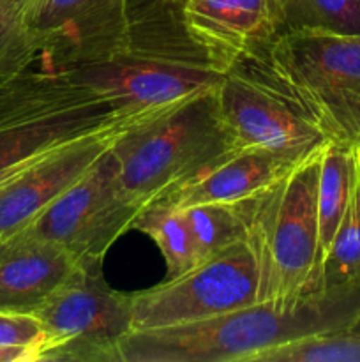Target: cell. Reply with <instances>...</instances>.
Segmentation results:
<instances>
[{"label": "cell", "mask_w": 360, "mask_h": 362, "mask_svg": "<svg viewBox=\"0 0 360 362\" xmlns=\"http://www.w3.org/2000/svg\"><path fill=\"white\" fill-rule=\"evenodd\" d=\"M161 0H30L28 27L39 67L62 71L143 49L138 34L157 20Z\"/></svg>", "instance_id": "cell-5"}, {"label": "cell", "mask_w": 360, "mask_h": 362, "mask_svg": "<svg viewBox=\"0 0 360 362\" xmlns=\"http://www.w3.org/2000/svg\"><path fill=\"white\" fill-rule=\"evenodd\" d=\"M258 303V271L246 243H236L191 271L131 296V331L207 320Z\"/></svg>", "instance_id": "cell-9"}, {"label": "cell", "mask_w": 360, "mask_h": 362, "mask_svg": "<svg viewBox=\"0 0 360 362\" xmlns=\"http://www.w3.org/2000/svg\"><path fill=\"white\" fill-rule=\"evenodd\" d=\"M76 88L141 122L221 85L224 71L207 60L173 59L150 49H134L101 62L52 71Z\"/></svg>", "instance_id": "cell-6"}, {"label": "cell", "mask_w": 360, "mask_h": 362, "mask_svg": "<svg viewBox=\"0 0 360 362\" xmlns=\"http://www.w3.org/2000/svg\"><path fill=\"white\" fill-rule=\"evenodd\" d=\"M184 212L200 264L246 240V230L235 204H201L186 207Z\"/></svg>", "instance_id": "cell-21"}, {"label": "cell", "mask_w": 360, "mask_h": 362, "mask_svg": "<svg viewBox=\"0 0 360 362\" xmlns=\"http://www.w3.org/2000/svg\"><path fill=\"white\" fill-rule=\"evenodd\" d=\"M360 288V166L342 221L321 265L318 297H337Z\"/></svg>", "instance_id": "cell-17"}, {"label": "cell", "mask_w": 360, "mask_h": 362, "mask_svg": "<svg viewBox=\"0 0 360 362\" xmlns=\"http://www.w3.org/2000/svg\"><path fill=\"white\" fill-rule=\"evenodd\" d=\"M359 317L360 288L295 310L256 303L207 320L131 331L116 345V362H251L292 339L352 327Z\"/></svg>", "instance_id": "cell-1"}, {"label": "cell", "mask_w": 360, "mask_h": 362, "mask_svg": "<svg viewBox=\"0 0 360 362\" xmlns=\"http://www.w3.org/2000/svg\"><path fill=\"white\" fill-rule=\"evenodd\" d=\"M46 339L35 362H116L131 332V296L109 288L102 271L78 269L34 313Z\"/></svg>", "instance_id": "cell-8"}, {"label": "cell", "mask_w": 360, "mask_h": 362, "mask_svg": "<svg viewBox=\"0 0 360 362\" xmlns=\"http://www.w3.org/2000/svg\"><path fill=\"white\" fill-rule=\"evenodd\" d=\"M184 34L219 71H229L284 30L279 0H182Z\"/></svg>", "instance_id": "cell-11"}, {"label": "cell", "mask_w": 360, "mask_h": 362, "mask_svg": "<svg viewBox=\"0 0 360 362\" xmlns=\"http://www.w3.org/2000/svg\"><path fill=\"white\" fill-rule=\"evenodd\" d=\"M349 329H355V331L360 332V317L356 318L355 322H353V325H352V327H349Z\"/></svg>", "instance_id": "cell-25"}, {"label": "cell", "mask_w": 360, "mask_h": 362, "mask_svg": "<svg viewBox=\"0 0 360 362\" xmlns=\"http://www.w3.org/2000/svg\"><path fill=\"white\" fill-rule=\"evenodd\" d=\"M126 127L104 129L53 148L0 184V239L27 228L74 186Z\"/></svg>", "instance_id": "cell-12"}, {"label": "cell", "mask_w": 360, "mask_h": 362, "mask_svg": "<svg viewBox=\"0 0 360 362\" xmlns=\"http://www.w3.org/2000/svg\"><path fill=\"white\" fill-rule=\"evenodd\" d=\"M233 148L215 88L127 126L109 152L124 191L145 207Z\"/></svg>", "instance_id": "cell-4"}, {"label": "cell", "mask_w": 360, "mask_h": 362, "mask_svg": "<svg viewBox=\"0 0 360 362\" xmlns=\"http://www.w3.org/2000/svg\"><path fill=\"white\" fill-rule=\"evenodd\" d=\"M81 269L66 250L25 232L0 239V311L34 315Z\"/></svg>", "instance_id": "cell-14"}, {"label": "cell", "mask_w": 360, "mask_h": 362, "mask_svg": "<svg viewBox=\"0 0 360 362\" xmlns=\"http://www.w3.org/2000/svg\"><path fill=\"white\" fill-rule=\"evenodd\" d=\"M109 148L71 189L21 230L66 250L85 271H102L108 250L131 230L143 209L124 191Z\"/></svg>", "instance_id": "cell-7"}, {"label": "cell", "mask_w": 360, "mask_h": 362, "mask_svg": "<svg viewBox=\"0 0 360 362\" xmlns=\"http://www.w3.org/2000/svg\"><path fill=\"white\" fill-rule=\"evenodd\" d=\"M321 151L267 189L235 204L246 230L244 243L256 262L258 304L295 310L318 297L321 247L316 193Z\"/></svg>", "instance_id": "cell-2"}, {"label": "cell", "mask_w": 360, "mask_h": 362, "mask_svg": "<svg viewBox=\"0 0 360 362\" xmlns=\"http://www.w3.org/2000/svg\"><path fill=\"white\" fill-rule=\"evenodd\" d=\"M284 30L360 35V0H279Z\"/></svg>", "instance_id": "cell-22"}, {"label": "cell", "mask_w": 360, "mask_h": 362, "mask_svg": "<svg viewBox=\"0 0 360 362\" xmlns=\"http://www.w3.org/2000/svg\"><path fill=\"white\" fill-rule=\"evenodd\" d=\"M131 230L145 233L157 244L172 279L196 267V247L182 207L164 200H152L134 218Z\"/></svg>", "instance_id": "cell-18"}, {"label": "cell", "mask_w": 360, "mask_h": 362, "mask_svg": "<svg viewBox=\"0 0 360 362\" xmlns=\"http://www.w3.org/2000/svg\"><path fill=\"white\" fill-rule=\"evenodd\" d=\"M251 362H360V332L346 327L302 336L258 354Z\"/></svg>", "instance_id": "cell-19"}, {"label": "cell", "mask_w": 360, "mask_h": 362, "mask_svg": "<svg viewBox=\"0 0 360 362\" xmlns=\"http://www.w3.org/2000/svg\"><path fill=\"white\" fill-rule=\"evenodd\" d=\"M356 159H359V166H360V145L356 147Z\"/></svg>", "instance_id": "cell-27"}, {"label": "cell", "mask_w": 360, "mask_h": 362, "mask_svg": "<svg viewBox=\"0 0 360 362\" xmlns=\"http://www.w3.org/2000/svg\"><path fill=\"white\" fill-rule=\"evenodd\" d=\"M296 165L263 151L233 148L155 200L182 209L201 204H239L267 189Z\"/></svg>", "instance_id": "cell-15"}, {"label": "cell", "mask_w": 360, "mask_h": 362, "mask_svg": "<svg viewBox=\"0 0 360 362\" xmlns=\"http://www.w3.org/2000/svg\"><path fill=\"white\" fill-rule=\"evenodd\" d=\"M133 124L136 120L112 103L92 101L25 122L0 126V184L60 145Z\"/></svg>", "instance_id": "cell-13"}, {"label": "cell", "mask_w": 360, "mask_h": 362, "mask_svg": "<svg viewBox=\"0 0 360 362\" xmlns=\"http://www.w3.org/2000/svg\"><path fill=\"white\" fill-rule=\"evenodd\" d=\"M235 67L288 99L330 141L360 145V35L282 30Z\"/></svg>", "instance_id": "cell-3"}, {"label": "cell", "mask_w": 360, "mask_h": 362, "mask_svg": "<svg viewBox=\"0 0 360 362\" xmlns=\"http://www.w3.org/2000/svg\"><path fill=\"white\" fill-rule=\"evenodd\" d=\"M217 103L235 148H254L300 163L330 141L295 105L240 67L224 73Z\"/></svg>", "instance_id": "cell-10"}, {"label": "cell", "mask_w": 360, "mask_h": 362, "mask_svg": "<svg viewBox=\"0 0 360 362\" xmlns=\"http://www.w3.org/2000/svg\"><path fill=\"white\" fill-rule=\"evenodd\" d=\"M161 2L169 4V6H179V4H176V0H161Z\"/></svg>", "instance_id": "cell-26"}, {"label": "cell", "mask_w": 360, "mask_h": 362, "mask_svg": "<svg viewBox=\"0 0 360 362\" xmlns=\"http://www.w3.org/2000/svg\"><path fill=\"white\" fill-rule=\"evenodd\" d=\"M176 4H179V6H180V4H182V0H176Z\"/></svg>", "instance_id": "cell-28"}, {"label": "cell", "mask_w": 360, "mask_h": 362, "mask_svg": "<svg viewBox=\"0 0 360 362\" xmlns=\"http://www.w3.org/2000/svg\"><path fill=\"white\" fill-rule=\"evenodd\" d=\"M44 339V329L34 315L0 311V346L30 349L35 352V361H37L39 349Z\"/></svg>", "instance_id": "cell-23"}, {"label": "cell", "mask_w": 360, "mask_h": 362, "mask_svg": "<svg viewBox=\"0 0 360 362\" xmlns=\"http://www.w3.org/2000/svg\"><path fill=\"white\" fill-rule=\"evenodd\" d=\"M0 362H35V352L20 346H0Z\"/></svg>", "instance_id": "cell-24"}, {"label": "cell", "mask_w": 360, "mask_h": 362, "mask_svg": "<svg viewBox=\"0 0 360 362\" xmlns=\"http://www.w3.org/2000/svg\"><path fill=\"white\" fill-rule=\"evenodd\" d=\"M30 0H0V85L34 67L39 46L28 27Z\"/></svg>", "instance_id": "cell-20"}, {"label": "cell", "mask_w": 360, "mask_h": 362, "mask_svg": "<svg viewBox=\"0 0 360 362\" xmlns=\"http://www.w3.org/2000/svg\"><path fill=\"white\" fill-rule=\"evenodd\" d=\"M356 170V147L327 141L320 154L318 173V232H320L321 265L342 221Z\"/></svg>", "instance_id": "cell-16"}]
</instances>
